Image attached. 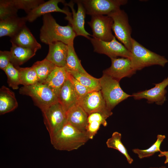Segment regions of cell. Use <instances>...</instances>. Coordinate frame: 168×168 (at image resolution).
Returning a JSON list of instances; mask_svg holds the SVG:
<instances>
[{
  "label": "cell",
  "mask_w": 168,
  "mask_h": 168,
  "mask_svg": "<svg viewBox=\"0 0 168 168\" xmlns=\"http://www.w3.org/2000/svg\"><path fill=\"white\" fill-rule=\"evenodd\" d=\"M121 134L118 132H114L111 137L106 142L108 147L117 150L126 157L129 164H132L133 161V159L129 155L127 150L122 143Z\"/></svg>",
  "instance_id": "obj_27"
},
{
  "label": "cell",
  "mask_w": 168,
  "mask_h": 168,
  "mask_svg": "<svg viewBox=\"0 0 168 168\" xmlns=\"http://www.w3.org/2000/svg\"><path fill=\"white\" fill-rule=\"evenodd\" d=\"M68 69L66 67L56 66L42 83L51 88L58 96L60 90L68 78Z\"/></svg>",
  "instance_id": "obj_18"
},
{
  "label": "cell",
  "mask_w": 168,
  "mask_h": 168,
  "mask_svg": "<svg viewBox=\"0 0 168 168\" xmlns=\"http://www.w3.org/2000/svg\"><path fill=\"white\" fill-rule=\"evenodd\" d=\"M155 142L149 148L146 149H140L135 148L132 152L137 154L140 159L150 157L154 155L156 153L160 152V146L164 139L166 138L165 135L158 134Z\"/></svg>",
  "instance_id": "obj_30"
},
{
  "label": "cell",
  "mask_w": 168,
  "mask_h": 168,
  "mask_svg": "<svg viewBox=\"0 0 168 168\" xmlns=\"http://www.w3.org/2000/svg\"><path fill=\"white\" fill-rule=\"evenodd\" d=\"M26 22L25 17L16 16L0 21V37L8 36L11 38L16 34Z\"/></svg>",
  "instance_id": "obj_20"
},
{
  "label": "cell",
  "mask_w": 168,
  "mask_h": 168,
  "mask_svg": "<svg viewBox=\"0 0 168 168\" xmlns=\"http://www.w3.org/2000/svg\"><path fill=\"white\" fill-rule=\"evenodd\" d=\"M59 2L64 4L65 1L63 0H50L40 4L30 11L25 17L26 21L32 22L42 15L54 12H62L65 14L66 15L65 19L69 21L72 18V13L67 9H61L60 8L58 5Z\"/></svg>",
  "instance_id": "obj_15"
},
{
  "label": "cell",
  "mask_w": 168,
  "mask_h": 168,
  "mask_svg": "<svg viewBox=\"0 0 168 168\" xmlns=\"http://www.w3.org/2000/svg\"><path fill=\"white\" fill-rule=\"evenodd\" d=\"M11 55L10 51H0V68L3 70L11 63Z\"/></svg>",
  "instance_id": "obj_35"
},
{
  "label": "cell",
  "mask_w": 168,
  "mask_h": 168,
  "mask_svg": "<svg viewBox=\"0 0 168 168\" xmlns=\"http://www.w3.org/2000/svg\"><path fill=\"white\" fill-rule=\"evenodd\" d=\"M56 66L46 58L35 63L31 67L36 71L39 82L43 83Z\"/></svg>",
  "instance_id": "obj_26"
},
{
  "label": "cell",
  "mask_w": 168,
  "mask_h": 168,
  "mask_svg": "<svg viewBox=\"0 0 168 168\" xmlns=\"http://www.w3.org/2000/svg\"><path fill=\"white\" fill-rule=\"evenodd\" d=\"M18 70L21 84L26 86L39 82V79L35 70L31 67L21 68L15 67Z\"/></svg>",
  "instance_id": "obj_29"
},
{
  "label": "cell",
  "mask_w": 168,
  "mask_h": 168,
  "mask_svg": "<svg viewBox=\"0 0 168 168\" xmlns=\"http://www.w3.org/2000/svg\"><path fill=\"white\" fill-rule=\"evenodd\" d=\"M130 52L132 66L136 71L153 65L164 67L168 63L164 56L149 50L133 38Z\"/></svg>",
  "instance_id": "obj_3"
},
{
  "label": "cell",
  "mask_w": 168,
  "mask_h": 168,
  "mask_svg": "<svg viewBox=\"0 0 168 168\" xmlns=\"http://www.w3.org/2000/svg\"><path fill=\"white\" fill-rule=\"evenodd\" d=\"M20 94L30 97L35 105L41 110L58 102V96L46 84L38 82L35 84L23 86L19 89Z\"/></svg>",
  "instance_id": "obj_4"
},
{
  "label": "cell",
  "mask_w": 168,
  "mask_h": 168,
  "mask_svg": "<svg viewBox=\"0 0 168 168\" xmlns=\"http://www.w3.org/2000/svg\"><path fill=\"white\" fill-rule=\"evenodd\" d=\"M149 168H167L166 166H162L159 167H150Z\"/></svg>",
  "instance_id": "obj_37"
},
{
  "label": "cell",
  "mask_w": 168,
  "mask_h": 168,
  "mask_svg": "<svg viewBox=\"0 0 168 168\" xmlns=\"http://www.w3.org/2000/svg\"><path fill=\"white\" fill-rule=\"evenodd\" d=\"M94 51L107 55L110 58L120 56L130 59L131 53L122 44L118 41L115 36L110 41H104L93 37L89 40Z\"/></svg>",
  "instance_id": "obj_8"
},
{
  "label": "cell",
  "mask_w": 168,
  "mask_h": 168,
  "mask_svg": "<svg viewBox=\"0 0 168 168\" xmlns=\"http://www.w3.org/2000/svg\"><path fill=\"white\" fill-rule=\"evenodd\" d=\"M49 51L46 58L58 67H66L68 46L60 41L49 45Z\"/></svg>",
  "instance_id": "obj_17"
},
{
  "label": "cell",
  "mask_w": 168,
  "mask_h": 168,
  "mask_svg": "<svg viewBox=\"0 0 168 168\" xmlns=\"http://www.w3.org/2000/svg\"><path fill=\"white\" fill-rule=\"evenodd\" d=\"M107 16L113 20L112 30L115 36L130 51L132 48V30L127 14L120 8Z\"/></svg>",
  "instance_id": "obj_6"
},
{
  "label": "cell",
  "mask_w": 168,
  "mask_h": 168,
  "mask_svg": "<svg viewBox=\"0 0 168 168\" xmlns=\"http://www.w3.org/2000/svg\"><path fill=\"white\" fill-rule=\"evenodd\" d=\"M68 78L73 84L78 100L83 98L89 92L94 91L82 84L76 79L70 73Z\"/></svg>",
  "instance_id": "obj_34"
},
{
  "label": "cell",
  "mask_w": 168,
  "mask_h": 168,
  "mask_svg": "<svg viewBox=\"0 0 168 168\" xmlns=\"http://www.w3.org/2000/svg\"><path fill=\"white\" fill-rule=\"evenodd\" d=\"M69 72L76 79L85 86L93 91L100 90L99 78H95L89 73L84 74L69 70Z\"/></svg>",
  "instance_id": "obj_25"
},
{
  "label": "cell",
  "mask_w": 168,
  "mask_h": 168,
  "mask_svg": "<svg viewBox=\"0 0 168 168\" xmlns=\"http://www.w3.org/2000/svg\"><path fill=\"white\" fill-rule=\"evenodd\" d=\"M50 139L55 149L68 151L77 149L90 139L86 132L78 129L67 121L62 128Z\"/></svg>",
  "instance_id": "obj_2"
},
{
  "label": "cell",
  "mask_w": 168,
  "mask_h": 168,
  "mask_svg": "<svg viewBox=\"0 0 168 168\" xmlns=\"http://www.w3.org/2000/svg\"><path fill=\"white\" fill-rule=\"evenodd\" d=\"M73 44L68 45V51L66 67L70 70L87 74L88 73L82 65L81 61L75 52Z\"/></svg>",
  "instance_id": "obj_28"
},
{
  "label": "cell",
  "mask_w": 168,
  "mask_h": 168,
  "mask_svg": "<svg viewBox=\"0 0 168 168\" xmlns=\"http://www.w3.org/2000/svg\"><path fill=\"white\" fill-rule=\"evenodd\" d=\"M11 63L15 67H19L33 57L36 51L12 44L10 49Z\"/></svg>",
  "instance_id": "obj_23"
},
{
  "label": "cell",
  "mask_w": 168,
  "mask_h": 168,
  "mask_svg": "<svg viewBox=\"0 0 168 168\" xmlns=\"http://www.w3.org/2000/svg\"><path fill=\"white\" fill-rule=\"evenodd\" d=\"M16 9L24 10L28 14L30 11L44 2L43 0H12Z\"/></svg>",
  "instance_id": "obj_33"
},
{
  "label": "cell",
  "mask_w": 168,
  "mask_h": 168,
  "mask_svg": "<svg viewBox=\"0 0 168 168\" xmlns=\"http://www.w3.org/2000/svg\"><path fill=\"white\" fill-rule=\"evenodd\" d=\"M77 104L88 114L99 113L108 118L113 114L112 111L108 108L100 90L89 92L79 99Z\"/></svg>",
  "instance_id": "obj_9"
},
{
  "label": "cell",
  "mask_w": 168,
  "mask_h": 168,
  "mask_svg": "<svg viewBox=\"0 0 168 168\" xmlns=\"http://www.w3.org/2000/svg\"><path fill=\"white\" fill-rule=\"evenodd\" d=\"M154 84L155 86L153 88L133 93L132 96L136 100L146 99L149 104L155 102L157 105H162L166 100V88L168 86V77L161 82Z\"/></svg>",
  "instance_id": "obj_13"
},
{
  "label": "cell",
  "mask_w": 168,
  "mask_h": 168,
  "mask_svg": "<svg viewBox=\"0 0 168 168\" xmlns=\"http://www.w3.org/2000/svg\"><path fill=\"white\" fill-rule=\"evenodd\" d=\"M18 106L14 93L5 86H2L0 89V114L11 112Z\"/></svg>",
  "instance_id": "obj_22"
},
{
  "label": "cell",
  "mask_w": 168,
  "mask_h": 168,
  "mask_svg": "<svg viewBox=\"0 0 168 168\" xmlns=\"http://www.w3.org/2000/svg\"><path fill=\"white\" fill-rule=\"evenodd\" d=\"M18 10L12 0H0V20L17 16Z\"/></svg>",
  "instance_id": "obj_32"
},
{
  "label": "cell",
  "mask_w": 168,
  "mask_h": 168,
  "mask_svg": "<svg viewBox=\"0 0 168 168\" xmlns=\"http://www.w3.org/2000/svg\"><path fill=\"white\" fill-rule=\"evenodd\" d=\"M41 111L44 124L51 139L62 128L66 122V111L58 102Z\"/></svg>",
  "instance_id": "obj_7"
},
{
  "label": "cell",
  "mask_w": 168,
  "mask_h": 168,
  "mask_svg": "<svg viewBox=\"0 0 168 168\" xmlns=\"http://www.w3.org/2000/svg\"><path fill=\"white\" fill-rule=\"evenodd\" d=\"M110 59V66L104 70L103 74L119 82L123 78L131 77L136 73V71L133 68L130 59L124 58Z\"/></svg>",
  "instance_id": "obj_14"
},
{
  "label": "cell",
  "mask_w": 168,
  "mask_h": 168,
  "mask_svg": "<svg viewBox=\"0 0 168 168\" xmlns=\"http://www.w3.org/2000/svg\"><path fill=\"white\" fill-rule=\"evenodd\" d=\"M86 14L91 16L108 15L128 2L127 0H80Z\"/></svg>",
  "instance_id": "obj_10"
},
{
  "label": "cell",
  "mask_w": 168,
  "mask_h": 168,
  "mask_svg": "<svg viewBox=\"0 0 168 168\" xmlns=\"http://www.w3.org/2000/svg\"><path fill=\"white\" fill-rule=\"evenodd\" d=\"M10 41L12 44L36 51L41 48L26 25L11 38Z\"/></svg>",
  "instance_id": "obj_16"
},
{
  "label": "cell",
  "mask_w": 168,
  "mask_h": 168,
  "mask_svg": "<svg viewBox=\"0 0 168 168\" xmlns=\"http://www.w3.org/2000/svg\"><path fill=\"white\" fill-rule=\"evenodd\" d=\"M43 24L40 30L41 42L49 45L52 43L60 41L69 45L74 44L77 36L71 25H60L50 14L43 15Z\"/></svg>",
  "instance_id": "obj_1"
},
{
  "label": "cell",
  "mask_w": 168,
  "mask_h": 168,
  "mask_svg": "<svg viewBox=\"0 0 168 168\" xmlns=\"http://www.w3.org/2000/svg\"><path fill=\"white\" fill-rule=\"evenodd\" d=\"M3 71L7 76L9 86L14 90L18 89L19 85L21 84L18 70L10 63Z\"/></svg>",
  "instance_id": "obj_31"
},
{
  "label": "cell",
  "mask_w": 168,
  "mask_h": 168,
  "mask_svg": "<svg viewBox=\"0 0 168 168\" xmlns=\"http://www.w3.org/2000/svg\"><path fill=\"white\" fill-rule=\"evenodd\" d=\"M159 157H161L165 156L166 160L164 161L165 164L168 163V151H161L160 152V154L158 155Z\"/></svg>",
  "instance_id": "obj_36"
},
{
  "label": "cell",
  "mask_w": 168,
  "mask_h": 168,
  "mask_svg": "<svg viewBox=\"0 0 168 168\" xmlns=\"http://www.w3.org/2000/svg\"><path fill=\"white\" fill-rule=\"evenodd\" d=\"M112 19L108 16L96 15L91 16L87 23L91 27L92 37L104 41H111L115 36L112 34Z\"/></svg>",
  "instance_id": "obj_11"
},
{
  "label": "cell",
  "mask_w": 168,
  "mask_h": 168,
  "mask_svg": "<svg viewBox=\"0 0 168 168\" xmlns=\"http://www.w3.org/2000/svg\"><path fill=\"white\" fill-rule=\"evenodd\" d=\"M107 118L99 113H94L88 114L86 132L89 139H91L97 133L100 126H107L106 119Z\"/></svg>",
  "instance_id": "obj_24"
},
{
  "label": "cell",
  "mask_w": 168,
  "mask_h": 168,
  "mask_svg": "<svg viewBox=\"0 0 168 168\" xmlns=\"http://www.w3.org/2000/svg\"><path fill=\"white\" fill-rule=\"evenodd\" d=\"M58 101L66 111L77 104L78 99L73 84L68 79L61 88L58 96Z\"/></svg>",
  "instance_id": "obj_21"
},
{
  "label": "cell",
  "mask_w": 168,
  "mask_h": 168,
  "mask_svg": "<svg viewBox=\"0 0 168 168\" xmlns=\"http://www.w3.org/2000/svg\"><path fill=\"white\" fill-rule=\"evenodd\" d=\"M100 91L108 108L110 110L119 103L132 96L124 92L119 82L103 74L99 78Z\"/></svg>",
  "instance_id": "obj_5"
},
{
  "label": "cell",
  "mask_w": 168,
  "mask_h": 168,
  "mask_svg": "<svg viewBox=\"0 0 168 168\" xmlns=\"http://www.w3.org/2000/svg\"><path fill=\"white\" fill-rule=\"evenodd\" d=\"M67 121L78 129L86 132L88 114L78 104L66 111Z\"/></svg>",
  "instance_id": "obj_19"
},
{
  "label": "cell",
  "mask_w": 168,
  "mask_h": 168,
  "mask_svg": "<svg viewBox=\"0 0 168 168\" xmlns=\"http://www.w3.org/2000/svg\"><path fill=\"white\" fill-rule=\"evenodd\" d=\"M69 6L72 11V18L69 22L76 36H82L90 40L92 36L85 30V19L86 11L80 0L71 1L69 3L63 4Z\"/></svg>",
  "instance_id": "obj_12"
}]
</instances>
